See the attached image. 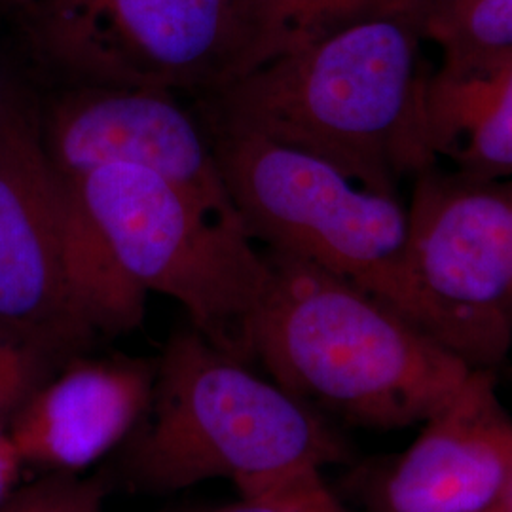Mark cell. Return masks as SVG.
<instances>
[{"mask_svg": "<svg viewBox=\"0 0 512 512\" xmlns=\"http://www.w3.org/2000/svg\"><path fill=\"white\" fill-rule=\"evenodd\" d=\"M420 18L353 23L209 93L203 120L249 131L336 165L372 190L399 194L435 167L423 137Z\"/></svg>", "mask_w": 512, "mask_h": 512, "instance_id": "6da1fadb", "label": "cell"}, {"mask_svg": "<svg viewBox=\"0 0 512 512\" xmlns=\"http://www.w3.org/2000/svg\"><path fill=\"white\" fill-rule=\"evenodd\" d=\"M264 255L253 361L302 403L389 431L425 423L471 380L475 366L378 298L300 258Z\"/></svg>", "mask_w": 512, "mask_h": 512, "instance_id": "7a4b0ae2", "label": "cell"}, {"mask_svg": "<svg viewBox=\"0 0 512 512\" xmlns=\"http://www.w3.org/2000/svg\"><path fill=\"white\" fill-rule=\"evenodd\" d=\"M145 421L128 471L133 484L152 492L220 478L241 499H279L348 456L315 408L194 329L169 340Z\"/></svg>", "mask_w": 512, "mask_h": 512, "instance_id": "3957f363", "label": "cell"}, {"mask_svg": "<svg viewBox=\"0 0 512 512\" xmlns=\"http://www.w3.org/2000/svg\"><path fill=\"white\" fill-rule=\"evenodd\" d=\"M207 124V122H205ZM220 173L253 241L336 275L401 313L475 368V342L421 285L399 194L249 131L209 126Z\"/></svg>", "mask_w": 512, "mask_h": 512, "instance_id": "277c9868", "label": "cell"}, {"mask_svg": "<svg viewBox=\"0 0 512 512\" xmlns=\"http://www.w3.org/2000/svg\"><path fill=\"white\" fill-rule=\"evenodd\" d=\"M63 183L133 285L173 298L211 346L253 361L251 329L270 266L245 228L135 165H101Z\"/></svg>", "mask_w": 512, "mask_h": 512, "instance_id": "5b68a950", "label": "cell"}, {"mask_svg": "<svg viewBox=\"0 0 512 512\" xmlns=\"http://www.w3.org/2000/svg\"><path fill=\"white\" fill-rule=\"evenodd\" d=\"M23 16L69 84L205 97L238 76L245 54L243 0H44Z\"/></svg>", "mask_w": 512, "mask_h": 512, "instance_id": "8992f818", "label": "cell"}, {"mask_svg": "<svg viewBox=\"0 0 512 512\" xmlns=\"http://www.w3.org/2000/svg\"><path fill=\"white\" fill-rule=\"evenodd\" d=\"M69 213L37 110L0 88V332L55 366L103 336L74 277Z\"/></svg>", "mask_w": 512, "mask_h": 512, "instance_id": "52a82bcc", "label": "cell"}, {"mask_svg": "<svg viewBox=\"0 0 512 512\" xmlns=\"http://www.w3.org/2000/svg\"><path fill=\"white\" fill-rule=\"evenodd\" d=\"M406 205L423 289L494 370L512 346V179L471 181L435 165L414 177Z\"/></svg>", "mask_w": 512, "mask_h": 512, "instance_id": "ba28073f", "label": "cell"}, {"mask_svg": "<svg viewBox=\"0 0 512 512\" xmlns=\"http://www.w3.org/2000/svg\"><path fill=\"white\" fill-rule=\"evenodd\" d=\"M38 122L61 181H74L101 165L143 167L220 219L245 228L222 179L211 131L179 93L71 84L38 114Z\"/></svg>", "mask_w": 512, "mask_h": 512, "instance_id": "9c48e42d", "label": "cell"}, {"mask_svg": "<svg viewBox=\"0 0 512 512\" xmlns=\"http://www.w3.org/2000/svg\"><path fill=\"white\" fill-rule=\"evenodd\" d=\"M365 512H495L512 486V418L476 368L401 456L355 476Z\"/></svg>", "mask_w": 512, "mask_h": 512, "instance_id": "30bf717a", "label": "cell"}, {"mask_svg": "<svg viewBox=\"0 0 512 512\" xmlns=\"http://www.w3.org/2000/svg\"><path fill=\"white\" fill-rule=\"evenodd\" d=\"M154 378L143 361L74 357L19 406L6 433L23 465L76 475L133 431Z\"/></svg>", "mask_w": 512, "mask_h": 512, "instance_id": "8fae6325", "label": "cell"}, {"mask_svg": "<svg viewBox=\"0 0 512 512\" xmlns=\"http://www.w3.org/2000/svg\"><path fill=\"white\" fill-rule=\"evenodd\" d=\"M421 122L437 164L471 181L512 179V54L427 69Z\"/></svg>", "mask_w": 512, "mask_h": 512, "instance_id": "7c38bea8", "label": "cell"}, {"mask_svg": "<svg viewBox=\"0 0 512 512\" xmlns=\"http://www.w3.org/2000/svg\"><path fill=\"white\" fill-rule=\"evenodd\" d=\"M423 4L425 0H243L245 54L238 76L353 23L387 16L421 18Z\"/></svg>", "mask_w": 512, "mask_h": 512, "instance_id": "4fadbf2b", "label": "cell"}, {"mask_svg": "<svg viewBox=\"0 0 512 512\" xmlns=\"http://www.w3.org/2000/svg\"><path fill=\"white\" fill-rule=\"evenodd\" d=\"M421 33L442 61L475 63L512 54V0H425Z\"/></svg>", "mask_w": 512, "mask_h": 512, "instance_id": "5bb4252c", "label": "cell"}, {"mask_svg": "<svg viewBox=\"0 0 512 512\" xmlns=\"http://www.w3.org/2000/svg\"><path fill=\"white\" fill-rule=\"evenodd\" d=\"M0 512H103V490L93 480L50 473L14 490L0 503Z\"/></svg>", "mask_w": 512, "mask_h": 512, "instance_id": "9a60e30c", "label": "cell"}, {"mask_svg": "<svg viewBox=\"0 0 512 512\" xmlns=\"http://www.w3.org/2000/svg\"><path fill=\"white\" fill-rule=\"evenodd\" d=\"M57 368L61 366L0 332V425H6Z\"/></svg>", "mask_w": 512, "mask_h": 512, "instance_id": "2e32d148", "label": "cell"}, {"mask_svg": "<svg viewBox=\"0 0 512 512\" xmlns=\"http://www.w3.org/2000/svg\"><path fill=\"white\" fill-rule=\"evenodd\" d=\"M279 499L285 505V512H349L330 492L321 475L310 476Z\"/></svg>", "mask_w": 512, "mask_h": 512, "instance_id": "e0dca14e", "label": "cell"}, {"mask_svg": "<svg viewBox=\"0 0 512 512\" xmlns=\"http://www.w3.org/2000/svg\"><path fill=\"white\" fill-rule=\"evenodd\" d=\"M23 463L12 440L6 433V427L0 425V503L14 492V484L18 480Z\"/></svg>", "mask_w": 512, "mask_h": 512, "instance_id": "ac0fdd59", "label": "cell"}, {"mask_svg": "<svg viewBox=\"0 0 512 512\" xmlns=\"http://www.w3.org/2000/svg\"><path fill=\"white\" fill-rule=\"evenodd\" d=\"M217 512H285V505L281 499H241Z\"/></svg>", "mask_w": 512, "mask_h": 512, "instance_id": "d6986e66", "label": "cell"}, {"mask_svg": "<svg viewBox=\"0 0 512 512\" xmlns=\"http://www.w3.org/2000/svg\"><path fill=\"white\" fill-rule=\"evenodd\" d=\"M2 2H6V4H10V6H16V8H19V10L23 12V10H27V8L35 6V4H40V2H44V0H2Z\"/></svg>", "mask_w": 512, "mask_h": 512, "instance_id": "ffe728a7", "label": "cell"}, {"mask_svg": "<svg viewBox=\"0 0 512 512\" xmlns=\"http://www.w3.org/2000/svg\"><path fill=\"white\" fill-rule=\"evenodd\" d=\"M499 511L512 512V486L511 488H509V492H507V495H505V499H503V503H501Z\"/></svg>", "mask_w": 512, "mask_h": 512, "instance_id": "44dd1931", "label": "cell"}, {"mask_svg": "<svg viewBox=\"0 0 512 512\" xmlns=\"http://www.w3.org/2000/svg\"><path fill=\"white\" fill-rule=\"evenodd\" d=\"M495 512H501V511H499V509H497V511H495Z\"/></svg>", "mask_w": 512, "mask_h": 512, "instance_id": "7402d4cb", "label": "cell"}]
</instances>
